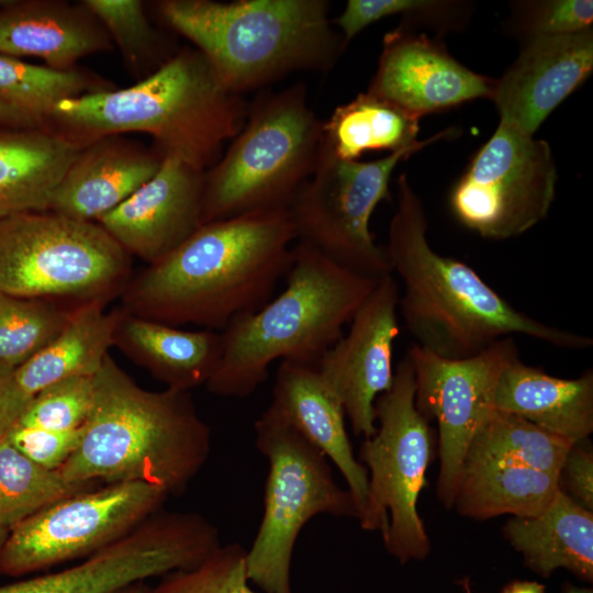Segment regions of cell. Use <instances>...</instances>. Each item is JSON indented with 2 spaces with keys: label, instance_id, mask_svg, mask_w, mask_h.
<instances>
[{
  "label": "cell",
  "instance_id": "6da1fadb",
  "mask_svg": "<svg viewBox=\"0 0 593 593\" xmlns=\"http://www.w3.org/2000/svg\"><path fill=\"white\" fill-rule=\"evenodd\" d=\"M294 242L288 208L203 224L167 257L131 278L120 307L172 326L221 332L271 299L289 270Z\"/></svg>",
  "mask_w": 593,
  "mask_h": 593
},
{
  "label": "cell",
  "instance_id": "7a4b0ae2",
  "mask_svg": "<svg viewBox=\"0 0 593 593\" xmlns=\"http://www.w3.org/2000/svg\"><path fill=\"white\" fill-rule=\"evenodd\" d=\"M422 200L401 174L385 250L403 283L399 311L417 346L447 359L474 356L500 339L527 336L558 348L586 349L593 338L516 310L467 264L443 256L427 240Z\"/></svg>",
  "mask_w": 593,
  "mask_h": 593
},
{
  "label": "cell",
  "instance_id": "3957f363",
  "mask_svg": "<svg viewBox=\"0 0 593 593\" xmlns=\"http://www.w3.org/2000/svg\"><path fill=\"white\" fill-rule=\"evenodd\" d=\"M248 107L197 48H183L134 86L57 102L45 128L80 147L109 135L144 133L163 158L206 171L243 127Z\"/></svg>",
  "mask_w": 593,
  "mask_h": 593
},
{
  "label": "cell",
  "instance_id": "277c9868",
  "mask_svg": "<svg viewBox=\"0 0 593 593\" xmlns=\"http://www.w3.org/2000/svg\"><path fill=\"white\" fill-rule=\"evenodd\" d=\"M211 450L190 391L139 387L110 356L93 376L80 443L58 470L71 483L146 482L181 493Z\"/></svg>",
  "mask_w": 593,
  "mask_h": 593
},
{
  "label": "cell",
  "instance_id": "5b68a950",
  "mask_svg": "<svg viewBox=\"0 0 593 593\" xmlns=\"http://www.w3.org/2000/svg\"><path fill=\"white\" fill-rule=\"evenodd\" d=\"M284 278L279 295L221 331L222 356L205 383L211 393L250 395L278 359L316 366L378 281L333 262L301 242L293 246Z\"/></svg>",
  "mask_w": 593,
  "mask_h": 593
},
{
  "label": "cell",
  "instance_id": "8992f818",
  "mask_svg": "<svg viewBox=\"0 0 593 593\" xmlns=\"http://www.w3.org/2000/svg\"><path fill=\"white\" fill-rule=\"evenodd\" d=\"M326 0H164L161 19L189 40L221 82L243 93L296 71H327L346 48Z\"/></svg>",
  "mask_w": 593,
  "mask_h": 593
},
{
  "label": "cell",
  "instance_id": "52a82bcc",
  "mask_svg": "<svg viewBox=\"0 0 593 593\" xmlns=\"http://www.w3.org/2000/svg\"><path fill=\"white\" fill-rule=\"evenodd\" d=\"M322 130L303 82L259 94L240 131L205 171L202 225L288 208L316 168Z\"/></svg>",
  "mask_w": 593,
  "mask_h": 593
},
{
  "label": "cell",
  "instance_id": "ba28073f",
  "mask_svg": "<svg viewBox=\"0 0 593 593\" xmlns=\"http://www.w3.org/2000/svg\"><path fill=\"white\" fill-rule=\"evenodd\" d=\"M131 256L96 222L52 212L0 219V289L25 299L76 305L121 296Z\"/></svg>",
  "mask_w": 593,
  "mask_h": 593
},
{
  "label": "cell",
  "instance_id": "9c48e42d",
  "mask_svg": "<svg viewBox=\"0 0 593 593\" xmlns=\"http://www.w3.org/2000/svg\"><path fill=\"white\" fill-rule=\"evenodd\" d=\"M255 433L269 470L262 518L246 553L247 574L266 593H292L291 558L303 526L318 514L357 518L358 510L325 455L271 409L256 421Z\"/></svg>",
  "mask_w": 593,
  "mask_h": 593
},
{
  "label": "cell",
  "instance_id": "30bf717a",
  "mask_svg": "<svg viewBox=\"0 0 593 593\" xmlns=\"http://www.w3.org/2000/svg\"><path fill=\"white\" fill-rule=\"evenodd\" d=\"M379 426L366 438L359 457L369 468L368 490L358 515L365 530H379L387 551L401 563L423 560L430 541L417 513L432 456L427 419L415 404V379L405 356L391 388L374 402Z\"/></svg>",
  "mask_w": 593,
  "mask_h": 593
},
{
  "label": "cell",
  "instance_id": "8fae6325",
  "mask_svg": "<svg viewBox=\"0 0 593 593\" xmlns=\"http://www.w3.org/2000/svg\"><path fill=\"white\" fill-rule=\"evenodd\" d=\"M457 135L458 128L449 127L370 161L342 160L320 150L314 172L288 205L296 242L355 273L373 279L392 273L385 247L370 232L371 215L390 199L391 176L401 160Z\"/></svg>",
  "mask_w": 593,
  "mask_h": 593
},
{
  "label": "cell",
  "instance_id": "7c38bea8",
  "mask_svg": "<svg viewBox=\"0 0 593 593\" xmlns=\"http://www.w3.org/2000/svg\"><path fill=\"white\" fill-rule=\"evenodd\" d=\"M557 178L546 141L500 122L456 182L449 204L469 230L484 238L506 239L547 216Z\"/></svg>",
  "mask_w": 593,
  "mask_h": 593
},
{
  "label": "cell",
  "instance_id": "4fadbf2b",
  "mask_svg": "<svg viewBox=\"0 0 593 593\" xmlns=\"http://www.w3.org/2000/svg\"><path fill=\"white\" fill-rule=\"evenodd\" d=\"M169 494L118 482L67 496L14 526L0 548V573L19 577L92 555L152 516Z\"/></svg>",
  "mask_w": 593,
  "mask_h": 593
},
{
  "label": "cell",
  "instance_id": "5bb4252c",
  "mask_svg": "<svg viewBox=\"0 0 593 593\" xmlns=\"http://www.w3.org/2000/svg\"><path fill=\"white\" fill-rule=\"evenodd\" d=\"M409 357L415 379V404L438 426L437 494L446 507L456 490L471 440L495 410L494 393L505 366L518 356L512 337L462 359L439 357L413 344Z\"/></svg>",
  "mask_w": 593,
  "mask_h": 593
},
{
  "label": "cell",
  "instance_id": "9a60e30c",
  "mask_svg": "<svg viewBox=\"0 0 593 593\" xmlns=\"http://www.w3.org/2000/svg\"><path fill=\"white\" fill-rule=\"evenodd\" d=\"M217 528L194 513H165L65 570L0 586V593H113L202 562L220 546Z\"/></svg>",
  "mask_w": 593,
  "mask_h": 593
},
{
  "label": "cell",
  "instance_id": "2e32d148",
  "mask_svg": "<svg viewBox=\"0 0 593 593\" xmlns=\"http://www.w3.org/2000/svg\"><path fill=\"white\" fill-rule=\"evenodd\" d=\"M399 299V282L392 273L378 279L350 320L348 333L343 334L316 365L324 382L343 405L353 432L365 439L377 430L374 402L393 381Z\"/></svg>",
  "mask_w": 593,
  "mask_h": 593
},
{
  "label": "cell",
  "instance_id": "e0dca14e",
  "mask_svg": "<svg viewBox=\"0 0 593 593\" xmlns=\"http://www.w3.org/2000/svg\"><path fill=\"white\" fill-rule=\"evenodd\" d=\"M495 79L477 74L441 41L403 24L387 33L368 92L419 118L479 98L491 99Z\"/></svg>",
  "mask_w": 593,
  "mask_h": 593
},
{
  "label": "cell",
  "instance_id": "ac0fdd59",
  "mask_svg": "<svg viewBox=\"0 0 593 593\" xmlns=\"http://www.w3.org/2000/svg\"><path fill=\"white\" fill-rule=\"evenodd\" d=\"M205 171L164 157L158 171L98 223L131 257L153 265L202 225Z\"/></svg>",
  "mask_w": 593,
  "mask_h": 593
},
{
  "label": "cell",
  "instance_id": "d6986e66",
  "mask_svg": "<svg viewBox=\"0 0 593 593\" xmlns=\"http://www.w3.org/2000/svg\"><path fill=\"white\" fill-rule=\"evenodd\" d=\"M593 70V27L522 43L516 60L495 86L491 100L500 122L534 136L548 115Z\"/></svg>",
  "mask_w": 593,
  "mask_h": 593
},
{
  "label": "cell",
  "instance_id": "ffe728a7",
  "mask_svg": "<svg viewBox=\"0 0 593 593\" xmlns=\"http://www.w3.org/2000/svg\"><path fill=\"white\" fill-rule=\"evenodd\" d=\"M163 156L123 135L82 147L51 198L48 212L97 222L131 197L159 169Z\"/></svg>",
  "mask_w": 593,
  "mask_h": 593
},
{
  "label": "cell",
  "instance_id": "44dd1931",
  "mask_svg": "<svg viewBox=\"0 0 593 593\" xmlns=\"http://www.w3.org/2000/svg\"><path fill=\"white\" fill-rule=\"evenodd\" d=\"M113 47L103 24L83 1L0 2V54L32 56L49 68L71 70L81 58Z\"/></svg>",
  "mask_w": 593,
  "mask_h": 593
},
{
  "label": "cell",
  "instance_id": "7402d4cb",
  "mask_svg": "<svg viewBox=\"0 0 593 593\" xmlns=\"http://www.w3.org/2000/svg\"><path fill=\"white\" fill-rule=\"evenodd\" d=\"M268 407L333 461L347 482L359 515L367 495L368 471L355 458L343 405L316 366L282 360Z\"/></svg>",
  "mask_w": 593,
  "mask_h": 593
},
{
  "label": "cell",
  "instance_id": "603a6c76",
  "mask_svg": "<svg viewBox=\"0 0 593 593\" xmlns=\"http://www.w3.org/2000/svg\"><path fill=\"white\" fill-rule=\"evenodd\" d=\"M494 409L571 443L585 440L593 432L592 369L575 379H561L516 357L499 378Z\"/></svg>",
  "mask_w": 593,
  "mask_h": 593
},
{
  "label": "cell",
  "instance_id": "cb8c5ba5",
  "mask_svg": "<svg viewBox=\"0 0 593 593\" xmlns=\"http://www.w3.org/2000/svg\"><path fill=\"white\" fill-rule=\"evenodd\" d=\"M113 347L167 388L190 391L214 373L222 356V335L213 329H181L119 307Z\"/></svg>",
  "mask_w": 593,
  "mask_h": 593
},
{
  "label": "cell",
  "instance_id": "d4e9b609",
  "mask_svg": "<svg viewBox=\"0 0 593 593\" xmlns=\"http://www.w3.org/2000/svg\"><path fill=\"white\" fill-rule=\"evenodd\" d=\"M102 302L74 307L60 332L13 370L14 394L23 410L45 388L72 377L94 376L114 345L119 307Z\"/></svg>",
  "mask_w": 593,
  "mask_h": 593
},
{
  "label": "cell",
  "instance_id": "484cf974",
  "mask_svg": "<svg viewBox=\"0 0 593 593\" xmlns=\"http://www.w3.org/2000/svg\"><path fill=\"white\" fill-rule=\"evenodd\" d=\"M82 147L44 127L0 130V219L47 212Z\"/></svg>",
  "mask_w": 593,
  "mask_h": 593
},
{
  "label": "cell",
  "instance_id": "4316f807",
  "mask_svg": "<svg viewBox=\"0 0 593 593\" xmlns=\"http://www.w3.org/2000/svg\"><path fill=\"white\" fill-rule=\"evenodd\" d=\"M504 533L538 574L564 568L585 581L593 579V514L561 489L534 517L511 518Z\"/></svg>",
  "mask_w": 593,
  "mask_h": 593
},
{
  "label": "cell",
  "instance_id": "83f0119b",
  "mask_svg": "<svg viewBox=\"0 0 593 593\" xmlns=\"http://www.w3.org/2000/svg\"><path fill=\"white\" fill-rule=\"evenodd\" d=\"M560 490L559 475L499 462H466L454 504L467 517L486 519L503 514L534 517Z\"/></svg>",
  "mask_w": 593,
  "mask_h": 593
},
{
  "label": "cell",
  "instance_id": "f1b7e54d",
  "mask_svg": "<svg viewBox=\"0 0 593 593\" xmlns=\"http://www.w3.org/2000/svg\"><path fill=\"white\" fill-rule=\"evenodd\" d=\"M421 118L368 91L338 105L323 121L321 150L342 160L366 152L390 154L414 146Z\"/></svg>",
  "mask_w": 593,
  "mask_h": 593
},
{
  "label": "cell",
  "instance_id": "f546056e",
  "mask_svg": "<svg viewBox=\"0 0 593 593\" xmlns=\"http://www.w3.org/2000/svg\"><path fill=\"white\" fill-rule=\"evenodd\" d=\"M573 444L522 417L494 410L473 436L463 463L517 465L560 477Z\"/></svg>",
  "mask_w": 593,
  "mask_h": 593
},
{
  "label": "cell",
  "instance_id": "4dcf8cb0",
  "mask_svg": "<svg viewBox=\"0 0 593 593\" xmlns=\"http://www.w3.org/2000/svg\"><path fill=\"white\" fill-rule=\"evenodd\" d=\"M94 485L68 482L58 470L32 461L5 436L0 439L1 530L10 532L38 511Z\"/></svg>",
  "mask_w": 593,
  "mask_h": 593
},
{
  "label": "cell",
  "instance_id": "1f68e13d",
  "mask_svg": "<svg viewBox=\"0 0 593 593\" xmlns=\"http://www.w3.org/2000/svg\"><path fill=\"white\" fill-rule=\"evenodd\" d=\"M112 89L113 83L82 69L57 70L0 54V96L35 116L44 127L57 102Z\"/></svg>",
  "mask_w": 593,
  "mask_h": 593
},
{
  "label": "cell",
  "instance_id": "d6a6232c",
  "mask_svg": "<svg viewBox=\"0 0 593 593\" xmlns=\"http://www.w3.org/2000/svg\"><path fill=\"white\" fill-rule=\"evenodd\" d=\"M74 307L15 296L0 289V367L14 370L47 345Z\"/></svg>",
  "mask_w": 593,
  "mask_h": 593
},
{
  "label": "cell",
  "instance_id": "836d02e7",
  "mask_svg": "<svg viewBox=\"0 0 593 593\" xmlns=\"http://www.w3.org/2000/svg\"><path fill=\"white\" fill-rule=\"evenodd\" d=\"M83 3L103 24L113 46H118L126 66L138 80L167 60L161 57L163 40L148 21L143 1L83 0Z\"/></svg>",
  "mask_w": 593,
  "mask_h": 593
},
{
  "label": "cell",
  "instance_id": "e575fe53",
  "mask_svg": "<svg viewBox=\"0 0 593 593\" xmlns=\"http://www.w3.org/2000/svg\"><path fill=\"white\" fill-rule=\"evenodd\" d=\"M246 553L238 542L219 546L195 567L166 574L150 593H257L248 585Z\"/></svg>",
  "mask_w": 593,
  "mask_h": 593
},
{
  "label": "cell",
  "instance_id": "d590c367",
  "mask_svg": "<svg viewBox=\"0 0 593 593\" xmlns=\"http://www.w3.org/2000/svg\"><path fill=\"white\" fill-rule=\"evenodd\" d=\"M507 30L521 43L592 29L591 0H519L511 2Z\"/></svg>",
  "mask_w": 593,
  "mask_h": 593
},
{
  "label": "cell",
  "instance_id": "8d00e7d4",
  "mask_svg": "<svg viewBox=\"0 0 593 593\" xmlns=\"http://www.w3.org/2000/svg\"><path fill=\"white\" fill-rule=\"evenodd\" d=\"M93 402V376L54 383L31 399L16 423L52 430H75L85 424Z\"/></svg>",
  "mask_w": 593,
  "mask_h": 593
},
{
  "label": "cell",
  "instance_id": "74e56055",
  "mask_svg": "<svg viewBox=\"0 0 593 593\" xmlns=\"http://www.w3.org/2000/svg\"><path fill=\"white\" fill-rule=\"evenodd\" d=\"M82 427L75 430H52L14 423L5 437L35 463L59 470L77 449Z\"/></svg>",
  "mask_w": 593,
  "mask_h": 593
},
{
  "label": "cell",
  "instance_id": "f35d334b",
  "mask_svg": "<svg viewBox=\"0 0 593 593\" xmlns=\"http://www.w3.org/2000/svg\"><path fill=\"white\" fill-rule=\"evenodd\" d=\"M586 440V439H585ZM585 440L573 444L560 471L568 489L578 503L589 511L593 508V456L584 445ZM559 477V478H560Z\"/></svg>",
  "mask_w": 593,
  "mask_h": 593
},
{
  "label": "cell",
  "instance_id": "ab89813d",
  "mask_svg": "<svg viewBox=\"0 0 593 593\" xmlns=\"http://www.w3.org/2000/svg\"><path fill=\"white\" fill-rule=\"evenodd\" d=\"M13 370L0 367V439L16 422L23 412L12 383Z\"/></svg>",
  "mask_w": 593,
  "mask_h": 593
},
{
  "label": "cell",
  "instance_id": "60d3db41",
  "mask_svg": "<svg viewBox=\"0 0 593 593\" xmlns=\"http://www.w3.org/2000/svg\"><path fill=\"white\" fill-rule=\"evenodd\" d=\"M0 126L8 128L44 127L35 116L10 102L2 96H0Z\"/></svg>",
  "mask_w": 593,
  "mask_h": 593
},
{
  "label": "cell",
  "instance_id": "b9f144b4",
  "mask_svg": "<svg viewBox=\"0 0 593 593\" xmlns=\"http://www.w3.org/2000/svg\"><path fill=\"white\" fill-rule=\"evenodd\" d=\"M503 593H545V586L538 582H514Z\"/></svg>",
  "mask_w": 593,
  "mask_h": 593
},
{
  "label": "cell",
  "instance_id": "7bdbcfd3",
  "mask_svg": "<svg viewBox=\"0 0 593 593\" xmlns=\"http://www.w3.org/2000/svg\"><path fill=\"white\" fill-rule=\"evenodd\" d=\"M113 593H150V589H148L143 582H137Z\"/></svg>",
  "mask_w": 593,
  "mask_h": 593
},
{
  "label": "cell",
  "instance_id": "ee69618b",
  "mask_svg": "<svg viewBox=\"0 0 593 593\" xmlns=\"http://www.w3.org/2000/svg\"><path fill=\"white\" fill-rule=\"evenodd\" d=\"M564 593H593L591 589L569 586L564 590Z\"/></svg>",
  "mask_w": 593,
  "mask_h": 593
},
{
  "label": "cell",
  "instance_id": "f6af8a7d",
  "mask_svg": "<svg viewBox=\"0 0 593 593\" xmlns=\"http://www.w3.org/2000/svg\"><path fill=\"white\" fill-rule=\"evenodd\" d=\"M8 533H9V532L1 530V529H0V548H1V546H2V544H3V541H4V539H5V537H7V535H8Z\"/></svg>",
  "mask_w": 593,
  "mask_h": 593
},
{
  "label": "cell",
  "instance_id": "bcb514c9",
  "mask_svg": "<svg viewBox=\"0 0 593 593\" xmlns=\"http://www.w3.org/2000/svg\"><path fill=\"white\" fill-rule=\"evenodd\" d=\"M466 589H467V593H471L470 590H469L468 584H466Z\"/></svg>",
  "mask_w": 593,
  "mask_h": 593
}]
</instances>
